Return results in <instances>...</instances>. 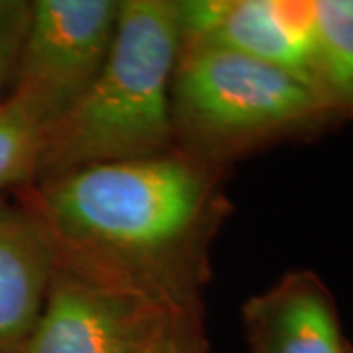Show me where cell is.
<instances>
[{
	"mask_svg": "<svg viewBox=\"0 0 353 353\" xmlns=\"http://www.w3.org/2000/svg\"><path fill=\"white\" fill-rule=\"evenodd\" d=\"M340 124L312 85L275 65L234 51L181 46L171 81L175 150L226 169Z\"/></svg>",
	"mask_w": 353,
	"mask_h": 353,
	"instance_id": "cell-3",
	"label": "cell"
},
{
	"mask_svg": "<svg viewBox=\"0 0 353 353\" xmlns=\"http://www.w3.org/2000/svg\"><path fill=\"white\" fill-rule=\"evenodd\" d=\"M226 169L173 150L75 169L16 190L55 252L150 292L201 308L210 245L230 214Z\"/></svg>",
	"mask_w": 353,
	"mask_h": 353,
	"instance_id": "cell-1",
	"label": "cell"
},
{
	"mask_svg": "<svg viewBox=\"0 0 353 353\" xmlns=\"http://www.w3.org/2000/svg\"><path fill=\"white\" fill-rule=\"evenodd\" d=\"M175 4L181 46L234 51L275 65L316 88L314 0H175Z\"/></svg>",
	"mask_w": 353,
	"mask_h": 353,
	"instance_id": "cell-6",
	"label": "cell"
},
{
	"mask_svg": "<svg viewBox=\"0 0 353 353\" xmlns=\"http://www.w3.org/2000/svg\"><path fill=\"white\" fill-rule=\"evenodd\" d=\"M55 263L48 232L20 201L0 196V353H20Z\"/></svg>",
	"mask_w": 353,
	"mask_h": 353,
	"instance_id": "cell-8",
	"label": "cell"
},
{
	"mask_svg": "<svg viewBox=\"0 0 353 353\" xmlns=\"http://www.w3.org/2000/svg\"><path fill=\"white\" fill-rule=\"evenodd\" d=\"M14 69H16V61L10 57L0 55V104L6 101L10 87H12Z\"/></svg>",
	"mask_w": 353,
	"mask_h": 353,
	"instance_id": "cell-13",
	"label": "cell"
},
{
	"mask_svg": "<svg viewBox=\"0 0 353 353\" xmlns=\"http://www.w3.org/2000/svg\"><path fill=\"white\" fill-rule=\"evenodd\" d=\"M48 128L20 101L0 104V194L32 185L38 176Z\"/></svg>",
	"mask_w": 353,
	"mask_h": 353,
	"instance_id": "cell-10",
	"label": "cell"
},
{
	"mask_svg": "<svg viewBox=\"0 0 353 353\" xmlns=\"http://www.w3.org/2000/svg\"><path fill=\"white\" fill-rule=\"evenodd\" d=\"M141 353H208L204 308H179L169 312Z\"/></svg>",
	"mask_w": 353,
	"mask_h": 353,
	"instance_id": "cell-11",
	"label": "cell"
},
{
	"mask_svg": "<svg viewBox=\"0 0 353 353\" xmlns=\"http://www.w3.org/2000/svg\"><path fill=\"white\" fill-rule=\"evenodd\" d=\"M179 51L175 0H120L108 59L83 99L50 130L34 183L173 152L171 81Z\"/></svg>",
	"mask_w": 353,
	"mask_h": 353,
	"instance_id": "cell-2",
	"label": "cell"
},
{
	"mask_svg": "<svg viewBox=\"0 0 353 353\" xmlns=\"http://www.w3.org/2000/svg\"><path fill=\"white\" fill-rule=\"evenodd\" d=\"M120 0H36L8 97L50 130L69 112L112 50Z\"/></svg>",
	"mask_w": 353,
	"mask_h": 353,
	"instance_id": "cell-5",
	"label": "cell"
},
{
	"mask_svg": "<svg viewBox=\"0 0 353 353\" xmlns=\"http://www.w3.org/2000/svg\"><path fill=\"white\" fill-rule=\"evenodd\" d=\"M32 16L28 0H0V55L18 61Z\"/></svg>",
	"mask_w": 353,
	"mask_h": 353,
	"instance_id": "cell-12",
	"label": "cell"
},
{
	"mask_svg": "<svg viewBox=\"0 0 353 353\" xmlns=\"http://www.w3.org/2000/svg\"><path fill=\"white\" fill-rule=\"evenodd\" d=\"M314 85L340 122L353 120V0H314Z\"/></svg>",
	"mask_w": 353,
	"mask_h": 353,
	"instance_id": "cell-9",
	"label": "cell"
},
{
	"mask_svg": "<svg viewBox=\"0 0 353 353\" xmlns=\"http://www.w3.org/2000/svg\"><path fill=\"white\" fill-rule=\"evenodd\" d=\"M345 353H353V343H350V347H347V352Z\"/></svg>",
	"mask_w": 353,
	"mask_h": 353,
	"instance_id": "cell-14",
	"label": "cell"
},
{
	"mask_svg": "<svg viewBox=\"0 0 353 353\" xmlns=\"http://www.w3.org/2000/svg\"><path fill=\"white\" fill-rule=\"evenodd\" d=\"M252 353H345L340 312L312 271H290L241 306Z\"/></svg>",
	"mask_w": 353,
	"mask_h": 353,
	"instance_id": "cell-7",
	"label": "cell"
},
{
	"mask_svg": "<svg viewBox=\"0 0 353 353\" xmlns=\"http://www.w3.org/2000/svg\"><path fill=\"white\" fill-rule=\"evenodd\" d=\"M173 310L124 279L55 252L46 299L20 353H141Z\"/></svg>",
	"mask_w": 353,
	"mask_h": 353,
	"instance_id": "cell-4",
	"label": "cell"
}]
</instances>
